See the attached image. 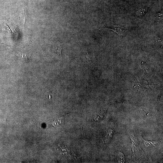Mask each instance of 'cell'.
<instances>
[{
  "mask_svg": "<svg viewBox=\"0 0 163 163\" xmlns=\"http://www.w3.org/2000/svg\"><path fill=\"white\" fill-rule=\"evenodd\" d=\"M132 142V149L133 150L132 159L134 160L136 156V152L138 151L139 148L141 147L136 137L133 135H130Z\"/></svg>",
  "mask_w": 163,
  "mask_h": 163,
  "instance_id": "cell-1",
  "label": "cell"
},
{
  "mask_svg": "<svg viewBox=\"0 0 163 163\" xmlns=\"http://www.w3.org/2000/svg\"><path fill=\"white\" fill-rule=\"evenodd\" d=\"M108 30H110L114 32L119 36L122 35L126 30L125 28L117 26H111L110 27L105 28Z\"/></svg>",
  "mask_w": 163,
  "mask_h": 163,
  "instance_id": "cell-2",
  "label": "cell"
},
{
  "mask_svg": "<svg viewBox=\"0 0 163 163\" xmlns=\"http://www.w3.org/2000/svg\"><path fill=\"white\" fill-rule=\"evenodd\" d=\"M109 106L104 108L100 111H99L94 117V119L96 121L101 120L105 117L106 116V111L108 108Z\"/></svg>",
  "mask_w": 163,
  "mask_h": 163,
  "instance_id": "cell-3",
  "label": "cell"
},
{
  "mask_svg": "<svg viewBox=\"0 0 163 163\" xmlns=\"http://www.w3.org/2000/svg\"><path fill=\"white\" fill-rule=\"evenodd\" d=\"M114 132V131L112 129H109L108 130L107 134L104 139L105 144H107L109 141H110L112 137Z\"/></svg>",
  "mask_w": 163,
  "mask_h": 163,
  "instance_id": "cell-4",
  "label": "cell"
},
{
  "mask_svg": "<svg viewBox=\"0 0 163 163\" xmlns=\"http://www.w3.org/2000/svg\"><path fill=\"white\" fill-rule=\"evenodd\" d=\"M148 9L147 7H144L137 11L135 13L136 15L138 16L141 17L144 16L146 13Z\"/></svg>",
  "mask_w": 163,
  "mask_h": 163,
  "instance_id": "cell-5",
  "label": "cell"
},
{
  "mask_svg": "<svg viewBox=\"0 0 163 163\" xmlns=\"http://www.w3.org/2000/svg\"><path fill=\"white\" fill-rule=\"evenodd\" d=\"M63 122L64 120L63 118H59L53 121L52 124L54 127H57L62 125Z\"/></svg>",
  "mask_w": 163,
  "mask_h": 163,
  "instance_id": "cell-6",
  "label": "cell"
},
{
  "mask_svg": "<svg viewBox=\"0 0 163 163\" xmlns=\"http://www.w3.org/2000/svg\"><path fill=\"white\" fill-rule=\"evenodd\" d=\"M117 160L119 163H125V156L122 152H119L118 154Z\"/></svg>",
  "mask_w": 163,
  "mask_h": 163,
  "instance_id": "cell-7",
  "label": "cell"
},
{
  "mask_svg": "<svg viewBox=\"0 0 163 163\" xmlns=\"http://www.w3.org/2000/svg\"><path fill=\"white\" fill-rule=\"evenodd\" d=\"M144 144L146 147L155 146L157 143L156 141H148L144 140Z\"/></svg>",
  "mask_w": 163,
  "mask_h": 163,
  "instance_id": "cell-8",
  "label": "cell"
},
{
  "mask_svg": "<svg viewBox=\"0 0 163 163\" xmlns=\"http://www.w3.org/2000/svg\"><path fill=\"white\" fill-rule=\"evenodd\" d=\"M56 49L57 52L61 57V52L62 50V47L60 43H59L57 44L56 46Z\"/></svg>",
  "mask_w": 163,
  "mask_h": 163,
  "instance_id": "cell-9",
  "label": "cell"
},
{
  "mask_svg": "<svg viewBox=\"0 0 163 163\" xmlns=\"http://www.w3.org/2000/svg\"><path fill=\"white\" fill-rule=\"evenodd\" d=\"M142 112L143 114L145 115V116L147 115H148V112L145 110H142Z\"/></svg>",
  "mask_w": 163,
  "mask_h": 163,
  "instance_id": "cell-10",
  "label": "cell"
}]
</instances>
